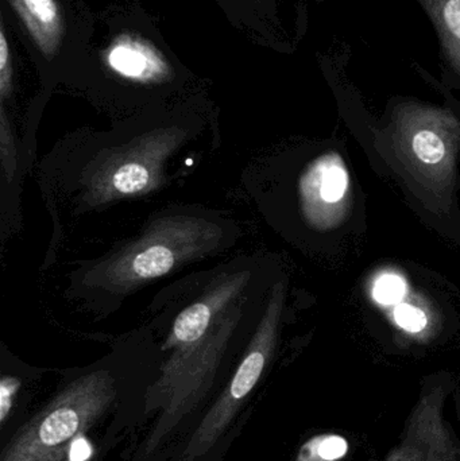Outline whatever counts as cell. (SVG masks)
Returning a JSON list of instances; mask_svg holds the SVG:
<instances>
[{
    "instance_id": "obj_1",
    "label": "cell",
    "mask_w": 460,
    "mask_h": 461,
    "mask_svg": "<svg viewBox=\"0 0 460 461\" xmlns=\"http://www.w3.org/2000/svg\"><path fill=\"white\" fill-rule=\"evenodd\" d=\"M203 88L140 0L95 14L86 64L72 89L113 113H140Z\"/></svg>"
},
{
    "instance_id": "obj_2",
    "label": "cell",
    "mask_w": 460,
    "mask_h": 461,
    "mask_svg": "<svg viewBox=\"0 0 460 461\" xmlns=\"http://www.w3.org/2000/svg\"><path fill=\"white\" fill-rule=\"evenodd\" d=\"M237 227L223 219L175 215L153 221L140 238L86 271V284L110 295H123L232 243Z\"/></svg>"
},
{
    "instance_id": "obj_3",
    "label": "cell",
    "mask_w": 460,
    "mask_h": 461,
    "mask_svg": "<svg viewBox=\"0 0 460 461\" xmlns=\"http://www.w3.org/2000/svg\"><path fill=\"white\" fill-rule=\"evenodd\" d=\"M8 24L21 38L40 76L42 94L72 88L86 64L95 14L86 0H2Z\"/></svg>"
},
{
    "instance_id": "obj_4",
    "label": "cell",
    "mask_w": 460,
    "mask_h": 461,
    "mask_svg": "<svg viewBox=\"0 0 460 461\" xmlns=\"http://www.w3.org/2000/svg\"><path fill=\"white\" fill-rule=\"evenodd\" d=\"M254 285L215 320L202 339L173 349L172 357L162 368L161 379L154 386L167 398V406L154 435L149 438V451H153L167 430L175 427L177 420L185 413L184 409L194 403V398L218 368L235 336L250 330L254 321L261 319L262 316L256 319L254 314L261 306L256 305Z\"/></svg>"
},
{
    "instance_id": "obj_5",
    "label": "cell",
    "mask_w": 460,
    "mask_h": 461,
    "mask_svg": "<svg viewBox=\"0 0 460 461\" xmlns=\"http://www.w3.org/2000/svg\"><path fill=\"white\" fill-rule=\"evenodd\" d=\"M115 394L107 370L81 376L14 436L0 461H50L110 408Z\"/></svg>"
},
{
    "instance_id": "obj_6",
    "label": "cell",
    "mask_w": 460,
    "mask_h": 461,
    "mask_svg": "<svg viewBox=\"0 0 460 461\" xmlns=\"http://www.w3.org/2000/svg\"><path fill=\"white\" fill-rule=\"evenodd\" d=\"M281 295L283 293L280 286H275L272 300L267 303L258 327L251 335L250 343L238 366V370L235 371L226 392L221 395L218 402L197 428L191 443L186 447V457L194 459L207 454L208 449L229 427L245 398L253 392L261 379L267 360L275 348L277 322L280 319Z\"/></svg>"
},
{
    "instance_id": "obj_7",
    "label": "cell",
    "mask_w": 460,
    "mask_h": 461,
    "mask_svg": "<svg viewBox=\"0 0 460 461\" xmlns=\"http://www.w3.org/2000/svg\"><path fill=\"white\" fill-rule=\"evenodd\" d=\"M248 41L277 53L296 50L307 27L305 0H213Z\"/></svg>"
},
{
    "instance_id": "obj_8",
    "label": "cell",
    "mask_w": 460,
    "mask_h": 461,
    "mask_svg": "<svg viewBox=\"0 0 460 461\" xmlns=\"http://www.w3.org/2000/svg\"><path fill=\"white\" fill-rule=\"evenodd\" d=\"M253 259L230 263L191 303L176 314L162 349H176L202 339L215 320L254 285Z\"/></svg>"
},
{
    "instance_id": "obj_9",
    "label": "cell",
    "mask_w": 460,
    "mask_h": 461,
    "mask_svg": "<svg viewBox=\"0 0 460 461\" xmlns=\"http://www.w3.org/2000/svg\"><path fill=\"white\" fill-rule=\"evenodd\" d=\"M439 41L443 76L460 86V0H418Z\"/></svg>"
},
{
    "instance_id": "obj_10",
    "label": "cell",
    "mask_w": 460,
    "mask_h": 461,
    "mask_svg": "<svg viewBox=\"0 0 460 461\" xmlns=\"http://www.w3.org/2000/svg\"><path fill=\"white\" fill-rule=\"evenodd\" d=\"M313 185L318 189L321 202L334 204L340 202L347 191L348 175L342 162L337 158L321 162L313 173Z\"/></svg>"
},
{
    "instance_id": "obj_11",
    "label": "cell",
    "mask_w": 460,
    "mask_h": 461,
    "mask_svg": "<svg viewBox=\"0 0 460 461\" xmlns=\"http://www.w3.org/2000/svg\"><path fill=\"white\" fill-rule=\"evenodd\" d=\"M11 27L0 14V105H7L15 95V56H14Z\"/></svg>"
},
{
    "instance_id": "obj_12",
    "label": "cell",
    "mask_w": 460,
    "mask_h": 461,
    "mask_svg": "<svg viewBox=\"0 0 460 461\" xmlns=\"http://www.w3.org/2000/svg\"><path fill=\"white\" fill-rule=\"evenodd\" d=\"M413 151L424 164L437 165L445 158L446 146L437 132L421 130L413 137Z\"/></svg>"
},
{
    "instance_id": "obj_13",
    "label": "cell",
    "mask_w": 460,
    "mask_h": 461,
    "mask_svg": "<svg viewBox=\"0 0 460 461\" xmlns=\"http://www.w3.org/2000/svg\"><path fill=\"white\" fill-rule=\"evenodd\" d=\"M0 146H2L3 176L13 180L16 169V148L7 110L0 107Z\"/></svg>"
},
{
    "instance_id": "obj_14",
    "label": "cell",
    "mask_w": 460,
    "mask_h": 461,
    "mask_svg": "<svg viewBox=\"0 0 460 461\" xmlns=\"http://www.w3.org/2000/svg\"><path fill=\"white\" fill-rule=\"evenodd\" d=\"M407 293V286L400 276L388 274L381 276L374 286V298L378 303L393 305L400 303Z\"/></svg>"
},
{
    "instance_id": "obj_15",
    "label": "cell",
    "mask_w": 460,
    "mask_h": 461,
    "mask_svg": "<svg viewBox=\"0 0 460 461\" xmlns=\"http://www.w3.org/2000/svg\"><path fill=\"white\" fill-rule=\"evenodd\" d=\"M394 316H396L397 324L410 332H419L427 325L426 314L420 309L410 305H400Z\"/></svg>"
},
{
    "instance_id": "obj_16",
    "label": "cell",
    "mask_w": 460,
    "mask_h": 461,
    "mask_svg": "<svg viewBox=\"0 0 460 461\" xmlns=\"http://www.w3.org/2000/svg\"><path fill=\"white\" fill-rule=\"evenodd\" d=\"M347 452V443L345 438H338V436H329L323 438L318 446V454L324 460H337L345 456Z\"/></svg>"
},
{
    "instance_id": "obj_17",
    "label": "cell",
    "mask_w": 460,
    "mask_h": 461,
    "mask_svg": "<svg viewBox=\"0 0 460 461\" xmlns=\"http://www.w3.org/2000/svg\"><path fill=\"white\" fill-rule=\"evenodd\" d=\"M19 382L13 376H5L0 382V420L2 422L5 421L8 411L11 409L14 395L18 390Z\"/></svg>"
}]
</instances>
